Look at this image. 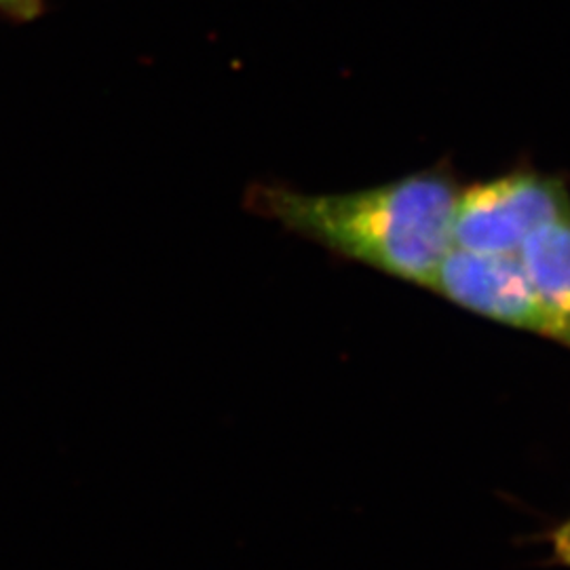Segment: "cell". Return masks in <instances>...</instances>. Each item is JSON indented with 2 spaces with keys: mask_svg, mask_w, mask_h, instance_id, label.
<instances>
[{
  "mask_svg": "<svg viewBox=\"0 0 570 570\" xmlns=\"http://www.w3.org/2000/svg\"><path fill=\"white\" fill-rule=\"evenodd\" d=\"M553 548H556L558 558L570 567V522L553 534Z\"/></svg>",
  "mask_w": 570,
  "mask_h": 570,
  "instance_id": "8992f818",
  "label": "cell"
},
{
  "mask_svg": "<svg viewBox=\"0 0 570 570\" xmlns=\"http://www.w3.org/2000/svg\"><path fill=\"white\" fill-rule=\"evenodd\" d=\"M520 258L546 311L548 336L570 346V218L534 230Z\"/></svg>",
  "mask_w": 570,
  "mask_h": 570,
  "instance_id": "277c9868",
  "label": "cell"
},
{
  "mask_svg": "<svg viewBox=\"0 0 570 570\" xmlns=\"http://www.w3.org/2000/svg\"><path fill=\"white\" fill-rule=\"evenodd\" d=\"M47 0H0V16L16 23L37 21L45 13Z\"/></svg>",
  "mask_w": 570,
  "mask_h": 570,
  "instance_id": "5b68a950",
  "label": "cell"
},
{
  "mask_svg": "<svg viewBox=\"0 0 570 570\" xmlns=\"http://www.w3.org/2000/svg\"><path fill=\"white\" fill-rule=\"evenodd\" d=\"M564 218H570V199L558 178L537 171L505 174L461 190L454 247L480 254H520L534 230Z\"/></svg>",
  "mask_w": 570,
  "mask_h": 570,
  "instance_id": "7a4b0ae2",
  "label": "cell"
},
{
  "mask_svg": "<svg viewBox=\"0 0 570 570\" xmlns=\"http://www.w3.org/2000/svg\"><path fill=\"white\" fill-rule=\"evenodd\" d=\"M431 289L471 313L548 336L546 311L520 254H480L454 247Z\"/></svg>",
  "mask_w": 570,
  "mask_h": 570,
  "instance_id": "3957f363",
  "label": "cell"
},
{
  "mask_svg": "<svg viewBox=\"0 0 570 570\" xmlns=\"http://www.w3.org/2000/svg\"><path fill=\"white\" fill-rule=\"evenodd\" d=\"M459 195L449 171L428 169L346 193L258 183L245 207L343 261L431 289L454 249Z\"/></svg>",
  "mask_w": 570,
  "mask_h": 570,
  "instance_id": "6da1fadb",
  "label": "cell"
}]
</instances>
